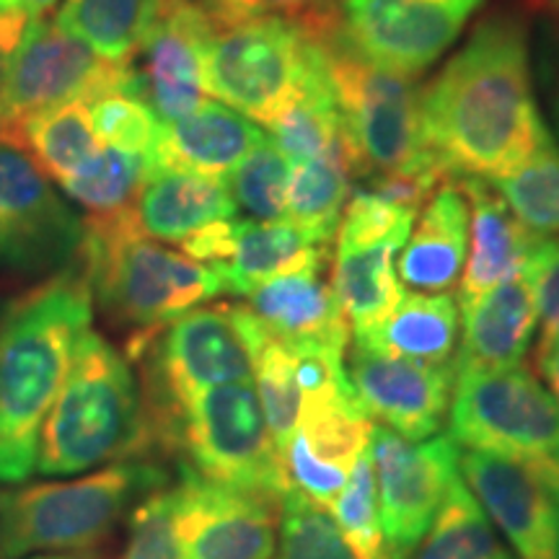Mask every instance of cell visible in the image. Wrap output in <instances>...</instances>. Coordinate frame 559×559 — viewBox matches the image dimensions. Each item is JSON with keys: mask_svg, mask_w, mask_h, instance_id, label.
Instances as JSON below:
<instances>
[{"mask_svg": "<svg viewBox=\"0 0 559 559\" xmlns=\"http://www.w3.org/2000/svg\"><path fill=\"white\" fill-rule=\"evenodd\" d=\"M86 221L26 151L0 138V272L50 277L81 260Z\"/></svg>", "mask_w": 559, "mask_h": 559, "instance_id": "cell-12", "label": "cell"}, {"mask_svg": "<svg viewBox=\"0 0 559 559\" xmlns=\"http://www.w3.org/2000/svg\"><path fill=\"white\" fill-rule=\"evenodd\" d=\"M469 202V262L464 264L459 304L521 275L536 234L515 218L502 194L485 179H459Z\"/></svg>", "mask_w": 559, "mask_h": 559, "instance_id": "cell-25", "label": "cell"}, {"mask_svg": "<svg viewBox=\"0 0 559 559\" xmlns=\"http://www.w3.org/2000/svg\"><path fill=\"white\" fill-rule=\"evenodd\" d=\"M94 296L83 257L0 311V481L37 472V445L75 345L91 330Z\"/></svg>", "mask_w": 559, "mask_h": 559, "instance_id": "cell-2", "label": "cell"}, {"mask_svg": "<svg viewBox=\"0 0 559 559\" xmlns=\"http://www.w3.org/2000/svg\"><path fill=\"white\" fill-rule=\"evenodd\" d=\"M368 451L389 557L404 559L428 534L453 481L461 479L459 443L451 436L407 440L386 425H370Z\"/></svg>", "mask_w": 559, "mask_h": 559, "instance_id": "cell-13", "label": "cell"}, {"mask_svg": "<svg viewBox=\"0 0 559 559\" xmlns=\"http://www.w3.org/2000/svg\"><path fill=\"white\" fill-rule=\"evenodd\" d=\"M257 394H260L264 419H267L272 440L283 453L300 417V386L296 376V355L288 342L272 337L267 332L260 353L254 358Z\"/></svg>", "mask_w": 559, "mask_h": 559, "instance_id": "cell-37", "label": "cell"}, {"mask_svg": "<svg viewBox=\"0 0 559 559\" xmlns=\"http://www.w3.org/2000/svg\"><path fill=\"white\" fill-rule=\"evenodd\" d=\"M148 451V415L138 376L99 332L88 330L41 425L37 472L73 477L115 459H143Z\"/></svg>", "mask_w": 559, "mask_h": 559, "instance_id": "cell-3", "label": "cell"}, {"mask_svg": "<svg viewBox=\"0 0 559 559\" xmlns=\"http://www.w3.org/2000/svg\"><path fill=\"white\" fill-rule=\"evenodd\" d=\"M536 311L542 319V342L559 340V234L539 236L531 243L526 267H523Z\"/></svg>", "mask_w": 559, "mask_h": 559, "instance_id": "cell-44", "label": "cell"}, {"mask_svg": "<svg viewBox=\"0 0 559 559\" xmlns=\"http://www.w3.org/2000/svg\"><path fill=\"white\" fill-rule=\"evenodd\" d=\"M459 342V304L451 293H407L379 326L355 345L423 362H453Z\"/></svg>", "mask_w": 559, "mask_h": 559, "instance_id": "cell-27", "label": "cell"}, {"mask_svg": "<svg viewBox=\"0 0 559 559\" xmlns=\"http://www.w3.org/2000/svg\"><path fill=\"white\" fill-rule=\"evenodd\" d=\"M29 559H102V557L91 555V551H47V555H37Z\"/></svg>", "mask_w": 559, "mask_h": 559, "instance_id": "cell-48", "label": "cell"}, {"mask_svg": "<svg viewBox=\"0 0 559 559\" xmlns=\"http://www.w3.org/2000/svg\"><path fill=\"white\" fill-rule=\"evenodd\" d=\"M174 489L177 526L190 559H272L277 549L275 502L202 479L179 466Z\"/></svg>", "mask_w": 559, "mask_h": 559, "instance_id": "cell-18", "label": "cell"}, {"mask_svg": "<svg viewBox=\"0 0 559 559\" xmlns=\"http://www.w3.org/2000/svg\"><path fill=\"white\" fill-rule=\"evenodd\" d=\"M324 267L277 275L247 293L249 309L272 337L283 342H321L347 349L349 324Z\"/></svg>", "mask_w": 559, "mask_h": 559, "instance_id": "cell-24", "label": "cell"}, {"mask_svg": "<svg viewBox=\"0 0 559 559\" xmlns=\"http://www.w3.org/2000/svg\"><path fill=\"white\" fill-rule=\"evenodd\" d=\"M449 436L510 459L559 500V404L528 368H456Z\"/></svg>", "mask_w": 559, "mask_h": 559, "instance_id": "cell-9", "label": "cell"}, {"mask_svg": "<svg viewBox=\"0 0 559 559\" xmlns=\"http://www.w3.org/2000/svg\"><path fill=\"white\" fill-rule=\"evenodd\" d=\"M122 559H190L177 526L171 487L156 489L132 510Z\"/></svg>", "mask_w": 559, "mask_h": 559, "instance_id": "cell-41", "label": "cell"}, {"mask_svg": "<svg viewBox=\"0 0 559 559\" xmlns=\"http://www.w3.org/2000/svg\"><path fill=\"white\" fill-rule=\"evenodd\" d=\"M205 5L221 19H288L309 34L330 32L340 24V0H205Z\"/></svg>", "mask_w": 559, "mask_h": 559, "instance_id": "cell-43", "label": "cell"}, {"mask_svg": "<svg viewBox=\"0 0 559 559\" xmlns=\"http://www.w3.org/2000/svg\"><path fill=\"white\" fill-rule=\"evenodd\" d=\"M551 5H555V9L559 11V0H551Z\"/></svg>", "mask_w": 559, "mask_h": 559, "instance_id": "cell-50", "label": "cell"}, {"mask_svg": "<svg viewBox=\"0 0 559 559\" xmlns=\"http://www.w3.org/2000/svg\"><path fill=\"white\" fill-rule=\"evenodd\" d=\"M485 0H340V32L362 58L415 79Z\"/></svg>", "mask_w": 559, "mask_h": 559, "instance_id": "cell-14", "label": "cell"}, {"mask_svg": "<svg viewBox=\"0 0 559 559\" xmlns=\"http://www.w3.org/2000/svg\"><path fill=\"white\" fill-rule=\"evenodd\" d=\"M81 257L91 296L104 317L140 337L228 293L226 280L213 264L140 234L130 207L111 215H88Z\"/></svg>", "mask_w": 559, "mask_h": 559, "instance_id": "cell-4", "label": "cell"}, {"mask_svg": "<svg viewBox=\"0 0 559 559\" xmlns=\"http://www.w3.org/2000/svg\"><path fill=\"white\" fill-rule=\"evenodd\" d=\"M461 353L456 368H513L526 358L539 311L526 275H515L479 298L461 304Z\"/></svg>", "mask_w": 559, "mask_h": 559, "instance_id": "cell-23", "label": "cell"}, {"mask_svg": "<svg viewBox=\"0 0 559 559\" xmlns=\"http://www.w3.org/2000/svg\"><path fill=\"white\" fill-rule=\"evenodd\" d=\"M267 330L249 306H198L169 321L160 334L140 340L143 402L151 449L200 394L226 383L254 381V358Z\"/></svg>", "mask_w": 559, "mask_h": 559, "instance_id": "cell-6", "label": "cell"}, {"mask_svg": "<svg viewBox=\"0 0 559 559\" xmlns=\"http://www.w3.org/2000/svg\"><path fill=\"white\" fill-rule=\"evenodd\" d=\"M9 60H11V52L5 50L3 45H0V88H3V81H5V70H9Z\"/></svg>", "mask_w": 559, "mask_h": 559, "instance_id": "cell-49", "label": "cell"}, {"mask_svg": "<svg viewBox=\"0 0 559 559\" xmlns=\"http://www.w3.org/2000/svg\"><path fill=\"white\" fill-rule=\"evenodd\" d=\"M58 0H0V16H24V19H47Z\"/></svg>", "mask_w": 559, "mask_h": 559, "instance_id": "cell-47", "label": "cell"}, {"mask_svg": "<svg viewBox=\"0 0 559 559\" xmlns=\"http://www.w3.org/2000/svg\"><path fill=\"white\" fill-rule=\"evenodd\" d=\"M347 379L368 417L407 440H428L451 409L456 362H423L353 345Z\"/></svg>", "mask_w": 559, "mask_h": 559, "instance_id": "cell-17", "label": "cell"}, {"mask_svg": "<svg viewBox=\"0 0 559 559\" xmlns=\"http://www.w3.org/2000/svg\"><path fill=\"white\" fill-rule=\"evenodd\" d=\"M489 185L528 230L539 236L559 234V153Z\"/></svg>", "mask_w": 559, "mask_h": 559, "instance_id": "cell-39", "label": "cell"}, {"mask_svg": "<svg viewBox=\"0 0 559 559\" xmlns=\"http://www.w3.org/2000/svg\"><path fill=\"white\" fill-rule=\"evenodd\" d=\"M9 143L29 153L55 185L79 174L104 145L96 135L86 102L58 104L26 117Z\"/></svg>", "mask_w": 559, "mask_h": 559, "instance_id": "cell-29", "label": "cell"}, {"mask_svg": "<svg viewBox=\"0 0 559 559\" xmlns=\"http://www.w3.org/2000/svg\"><path fill=\"white\" fill-rule=\"evenodd\" d=\"M353 160L342 156L300 160L290 166L285 218L309 234L321 247H330L337 234L342 210L349 198Z\"/></svg>", "mask_w": 559, "mask_h": 559, "instance_id": "cell-30", "label": "cell"}, {"mask_svg": "<svg viewBox=\"0 0 559 559\" xmlns=\"http://www.w3.org/2000/svg\"><path fill=\"white\" fill-rule=\"evenodd\" d=\"M370 425L353 383L306 394L296 430L280 453L290 487L313 506L330 508L368 449Z\"/></svg>", "mask_w": 559, "mask_h": 559, "instance_id": "cell-15", "label": "cell"}, {"mask_svg": "<svg viewBox=\"0 0 559 559\" xmlns=\"http://www.w3.org/2000/svg\"><path fill=\"white\" fill-rule=\"evenodd\" d=\"M236 213L226 181L179 169H153L130 205L140 234L179 247L202 228L236 218Z\"/></svg>", "mask_w": 559, "mask_h": 559, "instance_id": "cell-22", "label": "cell"}, {"mask_svg": "<svg viewBox=\"0 0 559 559\" xmlns=\"http://www.w3.org/2000/svg\"><path fill=\"white\" fill-rule=\"evenodd\" d=\"M264 138L267 135L239 111L207 102L177 122H160L151 164L153 169L226 179Z\"/></svg>", "mask_w": 559, "mask_h": 559, "instance_id": "cell-21", "label": "cell"}, {"mask_svg": "<svg viewBox=\"0 0 559 559\" xmlns=\"http://www.w3.org/2000/svg\"><path fill=\"white\" fill-rule=\"evenodd\" d=\"M326 249L330 247H321L288 218H236L228 257L221 264H213V267L226 280L228 293L247 296L257 285L267 283L277 275L324 267Z\"/></svg>", "mask_w": 559, "mask_h": 559, "instance_id": "cell-26", "label": "cell"}, {"mask_svg": "<svg viewBox=\"0 0 559 559\" xmlns=\"http://www.w3.org/2000/svg\"><path fill=\"white\" fill-rule=\"evenodd\" d=\"M202 479L280 506L290 489L254 381L226 383L192 400L160 438Z\"/></svg>", "mask_w": 559, "mask_h": 559, "instance_id": "cell-10", "label": "cell"}, {"mask_svg": "<svg viewBox=\"0 0 559 559\" xmlns=\"http://www.w3.org/2000/svg\"><path fill=\"white\" fill-rule=\"evenodd\" d=\"M407 239H389L360 249H337L332 285L353 337L379 326L402 300L396 254Z\"/></svg>", "mask_w": 559, "mask_h": 559, "instance_id": "cell-28", "label": "cell"}, {"mask_svg": "<svg viewBox=\"0 0 559 559\" xmlns=\"http://www.w3.org/2000/svg\"><path fill=\"white\" fill-rule=\"evenodd\" d=\"M415 210L383 200L373 190L349 194L337 226V249H360L389 239H407L415 226Z\"/></svg>", "mask_w": 559, "mask_h": 559, "instance_id": "cell-42", "label": "cell"}, {"mask_svg": "<svg viewBox=\"0 0 559 559\" xmlns=\"http://www.w3.org/2000/svg\"><path fill=\"white\" fill-rule=\"evenodd\" d=\"M111 91L143 94L135 62H111L60 21L34 19L11 52L0 88V138L11 140L19 124L41 109L68 102L91 104Z\"/></svg>", "mask_w": 559, "mask_h": 559, "instance_id": "cell-11", "label": "cell"}, {"mask_svg": "<svg viewBox=\"0 0 559 559\" xmlns=\"http://www.w3.org/2000/svg\"><path fill=\"white\" fill-rule=\"evenodd\" d=\"M324 47L334 107L353 145L358 174H417L451 179L423 135V91L409 75L376 66L349 47L340 24L317 37Z\"/></svg>", "mask_w": 559, "mask_h": 559, "instance_id": "cell-8", "label": "cell"}, {"mask_svg": "<svg viewBox=\"0 0 559 559\" xmlns=\"http://www.w3.org/2000/svg\"><path fill=\"white\" fill-rule=\"evenodd\" d=\"M469 249V202L459 179H443L419 210L402 247L400 280L417 293H449L459 283Z\"/></svg>", "mask_w": 559, "mask_h": 559, "instance_id": "cell-20", "label": "cell"}, {"mask_svg": "<svg viewBox=\"0 0 559 559\" xmlns=\"http://www.w3.org/2000/svg\"><path fill=\"white\" fill-rule=\"evenodd\" d=\"M334 523L345 536L349 549L358 559H391L383 539L381 513H379V492H376L373 464H370V451L366 449L355 461L353 472L342 487V492L326 508Z\"/></svg>", "mask_w": 559, "mask_h": 559, "instance_id": "cell-35", "label": "cell"}, {"mask_svg": "<svg viewBox=\"0 0 559 559\" xmlns=\"http://www.w3.org/2000/svg\"><path fill=\"white\" fill-rule=\"evenodd\" d=\"M404 559H515L464 479L453 481L428 534Z\"/></svg>", "mask_w": 559, "mask_h": 559, "instance_id": "cell-31", "label": "cell"}, {"mask_svg": "<svg viewBox=\"0 0 559 559\" xmlns=\"http://www.w3.org/2000/svg\"><path fill=\"white\" fill-rule=\"evenodd\" d=\"M151 171V158L143 153L102 145V151L79 174L58 187L70 202L86 207L88 215H111L132 205Z\"/></svg>", "mask_w": 559, "mask_h": 559, "instance_id": "cell-33", "label": "cell"}, {"mask_svg": "<svg viewBox=\"0 0 559 559\" xmlns=\"http://www.w3.org/2000/svg\"><path fill=\"white\" fill-rule=\"evenodd\" d=\"M169 485L153 461H120L62 481L0 492V559L47 551H88L107 542L132 506Z\"/></svg>", "mask_w": 559, "mask_h": 559, "instance_id": "cell-5", "label": "cell"}, {"mask_svg": "<svg viewBox=\"0 0 559 559\" xmlns=\"http://www.w3.org/2000/svg\"><path fill=\"white\" fill-rule=\"evenodd\" d=\"M205 86L207 96L262 124H272L306 96L332 94L321 41L275 16L221 19L213 13Z\"/></svg>", "mask_w": 559, "mask_h": 559, "instance_id": "cell-7", "label": "cell"}, {"mask_svg": "<svg viewBox=\"0 0 559 559\" xmlns=\"http://www.w3.org/2000/svg\"><path fill=\"white\" fill-rule=\"evenodd\" d=\"M547 39V47L542 52V81L544 94H547L551 135L559 140V29L551 32Z\"/></svg>", "mask_w": 559, "mask_h": 559, "instance_id": "cell-45", "label": "cell"}, {"mask_svg": "<svg viewBox=\"0 0 559 559\" xmlns=\"http://www.w3.org/2000/svg\"><path fill=\"white\" fill-rule=\"evenodd\" d=\"M272 143L283 153L290 164L313 158L342 156L353 160L355 174H358V160H355L353 145L340 120V111L334 107L332 94L306 96L298 104L277 117L270 124Z\"/></svg>", "mask_w": 559, "mask_h": 559, "instance_id": "cell-34", "label": "cell"}, {"mask_svg": "<svg viewBox=\"0 0 559 559\" xmlns=\"http://www.w3.org/2000/svg\"><path fill=\"white\" fill-rule=\"evenodd\" d=\"M213 13L205 0H156L145 32L138 79L160 122H177L207 104L205 47Z\"/></svg>", "mask_w": 559, "mask_h": 559, "instance_id": "cell-16", "label": "cell"}, {"mask_svg": "<svg viewBox=\"0 0 559 559\" xmlns=\"http://www.w3.org/2000/svg\"><path fill=\"white\" fill-rule=\"evenodd\" d=\"M275 551V559H358L332 515L293 487L280 500Z\"/></svg>", "mask_w": 559, "mask_h": 559, "instance_id": "cell-38", "label": "cell"}, {"mask_svg": "<svg viewBox=\"0 0 559 559\" xmlns=\"http://www.w3.org/2000/svg\"><path fill=\"white\" fill-rule=\"evenodd\" d=\"M423 135L451 179L495 181L559 153L513 16L479 24L419 99Z\"/></svg>", "mask_w": 559, "mask_h": 559, "instance_id": "cell-1", "label": "cell"}, {"mask_svg": "<svg viewBox=\"0 0 559 559\" xmlns=\"http://www.w3.org/2000/svg\"><path fill=\"white\" fill-rule=\"evenodd\" d=\"M91 120L104 145L111 148L143 153L151 158L160 120L151 104L138 91H111L102 99L91 102Z\"/></svg>", "mask_w": 559, "mask_h": 559, "instance_id": "cell-40", "label": "cell"}, {"mask_svg": "<svg viewBox=\"0 0 559 559\" xmlns=\"http://www.w3.org/2000/svg\"><path fill=\"white\" fill-rule=\"evenodd\" d=\"M466 487L500 528L515 559H559V500L510 459L487 451H459Z\"/></svg>", "mask_w": 559, "mask_h": 559, "instance_id": "cell-19", "label": "cell"}, {"mask_svg": "<svg viewBox=\"0 0 559 559\" xmlns=\"http://www.w3.org/2000/svg\"><path fill=\"white\" fill-rule=\"evenodd\" d=\"M156 0H66L58 21L111 62H135Z\"/></svg>", "mask_w": 559, "mask_h": 559, "instance_id": "cell-32", "label": "cell"}, {"mask_svg": "<svg viewBox=\"0 0 559 559\" xmlns=\"http://www.w3.org/2000/svg\"><path fill=\"white\" fill-rule=\"evenodd\" d=\"M288 179L290 160L264 138L223 181L236 210H243L249 221H280L285 218Z\"/></svg>", "mask_w": 559, "mask_h": 559, "instance_id": "cell-36", "label": "cell"}, {"mask_svg": "<svg viewBox=\"0 0 559 559\" xmlns=\"http://www.w3.org/2000/svg\"><path fill=\"white\" fill-rule=\"evenodd\" d=\"M536 362H539V370L544 381H547L549 394L555 396V402L559 404V340L539 345V358H536Z\"/></svg>", "mask_w": 559, "mask_h": 559, "instance_id": "cell-46", "label": "cell"}]
</instances>
